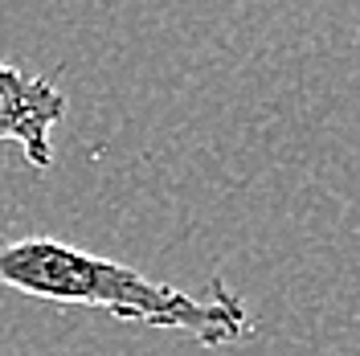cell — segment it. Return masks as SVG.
Here are the masks:
<instances>
[{
  "mask_svg": "<svg viewBox=\"0 0 360 356\" xmlns=\"http://www.w3.org/2000/svg\"><path fill=\"white\" fill-rule=\"evenodd\" d=\"M66 119V94L53 78L0 62V144H17L33 168L53 164V127Z\"/></svg>",
  "mask_w": 360,
  "mask_h": 356,
  "instance_id": "obj_2",
  "label": "cell"
},
{
  "mask_svg": "<svg viewBox=\"0 0 360 356\" xmlns=\"http://www.w3.org/2000/svg\"><path fill=\"white\" fill-rule=\"evenodd\" d=\"M0 287L62 307H94L115 319L188 332L205 348L238 344L254 332L246 299L221 274H213L205 299H193L168 283L139 274L127 262L78 250L58 238H0Z\"/></svg>",
  "mask_w": 360,
  "mask_h": 356,
  "instance_id": "obj_1",
  "label": "cell"
}]
</instances>
